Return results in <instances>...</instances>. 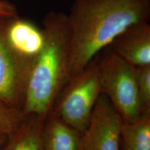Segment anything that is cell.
<instances>
[{"instance_id": "6da1fadb", "label": "cell", "mask_w": 150, "mask_h": 150, "mask_svg": "<svg viewBox=\"0 0 150 150\" xmlns=\"http://www.w3.org/2000/svg\"><path fill=\"white\" fill-rule=\"evenodd\" d=\"M67 16L70 80L127 27L149 22L150 0H74Z\"/></svg>"}, {"instance_id": "9a60e30c", "label": "cell", "mask_w": 150, "mask_h": 150, "mask_svg": "<svg viewBox=\"0 0 150 150\" xmlns=\"http://www.w3.org/2000/svg\"><path fill=\"white\" fill-rule=\"evenodd\" d=\"M7 139H8V135L4 134H0V150L6 142Z\"/></svg>"}, {"instance_id": "3957f363", "label": "cell", "mask_w": 150, "mask_h": 150, "mask_svg": "<svg viewBox=\"0 0 150 150\" xmlns=\"http://www.w3.org/2000/svg\"><path fill=\"white\" fill-rule=\"evenodd\" d=\"M102 93L108 97L124 122L141 114L137 86V69L106 47L95 56Z\"/></svg>"}, {"instance_id": "52a82bcc", "label": "cell", "mask_w": 150, "mask_h": 150, "mask_svg": "<svg viewBox=\"0 0 150 150\" xmlns=\"http://www.w3.org/2000/svg\"><path fill=\"white\" fill-rule=\"evenodd\" d=\"M106 47L135 67L150 65L149 22H140L129 26Z\"/></svg>"}, {"instance_id": "7a4b0ae2", "label": "cell", "mask_w": 150, "mask_h": 150, "mask_svg": "<svg viewBox=\"0 0 150 150\" xmlns=\"http://www.w3.org/2000/svg\"><path fill=\"white\" fill-rule=\"evenodd\" d=\"M44 45L28 81L23 111L46 117L70 74V30L67 14L50 11L42 20Z\"/></svg>"}, {"instance_id": "4fadbf2b", "label": "cell", "mask_w": 150, "mask_h": 150, "mask_svg": "<svg viewBox=\"0 0 150 150\" xmlns=\"http://www.w3.org/2000/svg\"><path fill=\"white\" fill-rule=\"evenodd\" d=\"M137 86L141 112L150 109V65L136 67Z\"/></svg>"}, {"instance_id": "5bb4252c", "label": "cell", "mask_w": 150, "mask_h": 150, "mask_svg": "<svg viewBox=\"0 0 150 150\" xmlns=\"http://www.w3.org/2000/svg\"><path fill=\"white\" fill-rule=\"evenodd\" d=\"M19 14L16 6L8 0H0V18H16Z\"/></svg>"}, {"instance_id": "5b68a950", "label": "cell", "mask_w": 150, "mask_h": 150, "mask_svg": "<svg viewBox=\"0 0 150 150\" xmlns=\"http://www.w3.org/2000/svg\"><path fill=\"white\" fill-rule=\"evenodd\" d=\"M8 18H0V101L22 110L33 64L19 55L9 44L6 35Z\"/></svg>"}, {"instance_id": "8992f818", "label": "cell", "mask_w": 150, "mask_h": 150, "mask_svg": "<svg viewBox=\"0 0 150 150\" xmlns=\"http://www.w3.org/2000/svg\"><path fill=\"white\" fill-rule=\"evenodd\" d=\"M123 123L108 97L101 94L88 125L81 134L79 150H120Z\"/></svg>"}, {"instance_id": "9c48e42d", "label": "cell", "mask_w": 150, "mask_h": 150, "mask_svg": "<svg viewBox=\"0 0 150 150\" xmlns=\"http://www.w3.org/2000/svg\"><path fill=\"white\" fill-rule=\"evenodd\" d=\"M81 133L51 112L43 123L44 150H79Z\"/></svg>"}, {"instance_id": "7c38bea8", "label": "cell", "mask_w": 150, "mask_h": 150, "mask_svg": "<svg viewBox=\"0 0 150 150\" xmlns=\"http://www.w3.org/2000/svg\"><path fill=\"white\" fill-rule=\"evenodd\" d=\"M27 114L22 110L0 101V134L10 135L19 127Z\"/></svg>"}, {"instance_id": "277c9868", "label": "cell", "mask_w": 150, "mask_h": 150, "mask_svg": "<svg viewBox=\"0 0 150 150\" xmlns=\"http://www.w3.org/2000/svg\"><path fill=\"white\" fill-rule=\"evenodd\" d=\"M101 94L102 88L95 57L81 72L67 81L51 112L81 134L88 125Z\"/></svg>"}, {"instance_id": "30bf717a", "label": "cell", "mask_w": 150, "mask_h": 150, "mask_svg": "<svg viewBox=\"0 0 150 150\" xmlns=\"http://www.w3.org/2000/svg\"><path fill=\"white\" fill-rule=\"evenodd\" d=\"M45 117L29 114L12 134L1 150H44L42 129Z\"/></svg>"}, {"instance_id": "8fae6325", "label": "cell", "mask_w": 150, "mask_h": 150, "mask_svg": "<svg viewBox=\"0 0 150 150\" xmlns=\"http://www.w3.org/2000/svg\"><path fill=\"white\" fill-rule=\"evenodd\" d=\"M120 150H150V109L142 111L133 122H124Z\"/></svg>"}, {"instance_id": "ba28073f", "label": "cell", "mask_w": 150, "mask_h": 150, "mask_svg": "<svg viewBox=\"0 0 150 150\" xmlns=\"http://www.w3.org/2000/svg\"><path fill=\"white\" fill-rule=\"evenodd\" d=\"M6 35L15 51L34 65L44 45L42 29L20 16L8 18L6 25Z\"/></svg>"}]
</instances>
